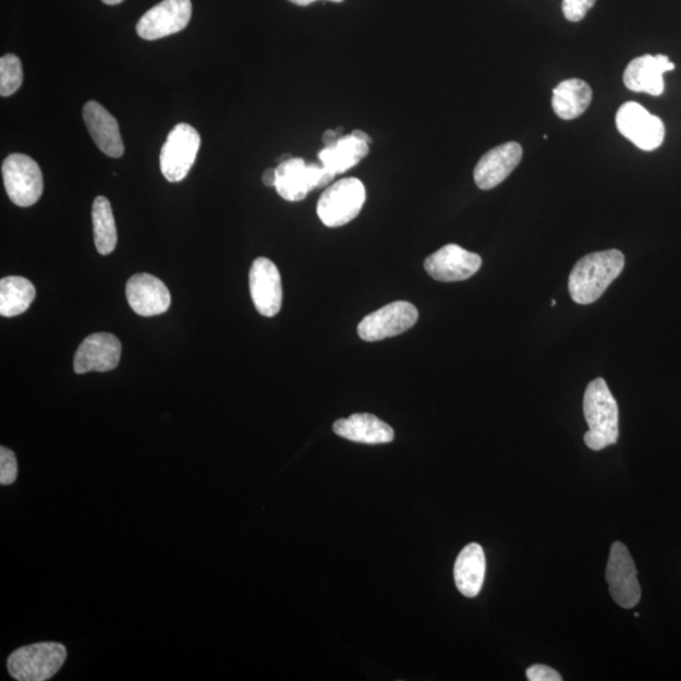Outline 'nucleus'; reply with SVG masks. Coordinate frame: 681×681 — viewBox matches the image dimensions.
Masks as SVG:
<instances>
[{
  "instance_id": "f257e3e1",
  "label": "nucleus",
  "mask_w": 681,
  "mask_h": 681,
  "mask_svg": "<svg viewBox=\"0 0 681 681\" xmlns=\"http://www.w3.org/2000/svg\"><path fill=\"white\" fill-rule=\"evenodd\" d=\"M624 268V255L611 250L592 253L579 262L569 276L568 290L579 304L595 303Z\"/></svg>"
},
{
  "instance_id": "f03ea898",
  "label": "nucleus",
  "mask_w": 681,
  "mask_h": 681,
  "mask_svg": "<svg viewBox=\"0 0 681 681\" xmlns=\"http://www.w3.org/2000/svg\"><path fill=\"white\" fill-rule=\"evenodd\" d=\"M583 412L589 430L584 443L592 451H603L619 439V405L603 378L588 384L583 398Z\"/></svg>"
},
{
  "instance_id": "7ed1b4c3",
  "label": "nucleus",
  "mask_w": 681,
  "mask_h": 681,
  "mask_svg": "<svg viewBox=\"0 0 681 681\" xmlns=\"http://www.w3.org/2000/svg\"><path fill=\"white\" fill-rule=\"evenodd\" d=\"M68 658L59 643H39L17 648L7 660L8 671L19 681H46L58 674Z\"/></svg>"
},
{
  "instance_id": "20e7f679",
  "label": "nucleus",
  "mask_w": 681,
  "mask_h": 681,
  "mask_svg": "<svg viewBox=\"0 0 681 681\" xmlns=\"http://www.w3.org/2000/svg\"><path fill=\"white\" fill-rule=\"evenodd\" d=\"M366 199L364 183L343 179L328 187L317 204V215L328 228H340L355 220Z\"/></svg>"
},
{
  "instance_id": "39448f33",
  "label": "nucleus",
  "mask_w": 681,
  "mask_h": 681,
  "mask_svg": "<svg viewBox=\"0 0 681 681\" xmlns=\"http://www.w3.org/2000/svg\"><path fill=\"white\" fill-rule=\"evenodd\" d=\"M199 146L202 136L194 126L186 123L175 125L160 150L159 165L165 179L170 182L186 179L196 162Z\"/></svg>"
},
{
  "instance_id": "423d86ee",
  "label": "nucleus",
  "mask_w": 681,
  "mask_h": 681,
  "mask_svg": "<svg viewBox=\"0 0 681 681\" xmlns=\"http://www.w3.org/2000/svg\"><path fill=\"white\" fill-rule=\"evenodd\" d=\"M276 190L285 202L299 203L311 191L326 187L336 175L323 165L304 162L302 158H292L277 168Z\"/></svg>"
},
{
  "instance_id": "0eeeda50",
  "label": "nucleus",
  "mask_w": 681,
  "mask_h": 681,
  "mask_svg": "<svg viewBox=\"0 0 681 681\" xmlns=\"http://www.w3.org/2000/svg\"><path fill=\"white\" fill-rule=\"evenodd\" d=\"M3 181L8 197L20 207H31L44 194V174L36 160L26 155L7 157L3 167Z\"/></svg>"
},
{
  "instance_id": "6e6552de",
  "label": "nucleus",
  "mask_w": 681,
  "mask_h": 681,
  "mask_svg": "<svg viewBox=\"0 0 681 681\" xmlns=\"http://www.w3.org/2000/svg\"><path fill=\"white\" fill-rule=\"evenodd\" d=\"M617 130L640 149H658L665 139V125L659 117L648 113L635 101H629L617 111Z\"/></svg>"
},
{
  "instance_id": "1a4fd4ad",
  "label": "nucleus",
  "mask_w": 681,
  "mask_h": 681,
  "mask_svg": "<svg viewBox=\"0 0 681 681\" xmlns=\"http://www.w3.org/2000/svg\"><path fill=\"white\" fill-rule=\"evenodd\" d=\"M418 309L412 303L398 301L366 316L357 327V333L366 342L381 341L402 335L418 320Z\"/></svg>"
},
{
  "instance_id": "9d476101",
  "label": "nucleus",
  "mask_w": 681,
  "mask_h": 681,
  "mask_svg": "<svg viewBox=\"0 0 681 681\" xmlns=\"http://www.w3.org/2000/svg\"><path fill=\"white\" fill-rule=\"evenodd\" d=\"M606 581L610 586L611 597L622 608H634L641 599V587L634 559L621 542L612 545L608 559Z\"/></svg>"
},
{
  "instance_id": "9b49d317",
  "label": "nucleus",
  "mask_w": 681,
  "mask_h": 681,
  "mask_svg": "<svg viewBox=\"0 0 681 681\" xmlns=\"http://www.w3.org/2000/svg\"><path fill=\"white\" fill-rule=\"evenodd\" d=\"M191 15V0H163L143 14L136 34L147 41L179 34L189 26Z\"/></svg>"
},
{
  "instance_id": "f8f14e48",
  "label": "nucleus",
  "mask_w": 681,
  "mask_h": 681,
  "mask_svg": "<svg viewBox=\"0 0 681 681\" xmlns=\"http://www.w3.org/2000/svg\"><path fill=\"white\" fill-rule=\"evenodd\" d=\"M483 266V259L460 245L448 244L428 256L424 269L438 282H462L474 277Z\"/></svg>"
},
{
  "instance_id": "ddd939ff",
  "label": "nucleus",
  "mask_w": 681,
  "mask_h": 681,
  "mask_svg": "<svg viewBox=\"0 0 681 681\" xmlns=\"http://www.w3.org/2000/svg\"><path fill=\"white\" fill-rule=\"evenodd\" d=\"M251 294L256 311L262 316L275 317L282 308V279L275 263L267 258L255 259L250 275Z\"/></svg>"
},
{
  "instance_id": "4468645a",
  "label": "nucleus",
  "mask_w": 681,
  "mask_h": 681,
  "mask_svg": "<svg viewBox=\"0 0 681 681\" xmlns=\"http://www.w3.org/2000/svg\"><path fill=\"white\" fill-rule=\"evenodd\" d=\"M122 356V343L117 336L99 332L90 335L80 344L74 362L76 374L114 370Z\"/></svg>"
},
{
  "instance_id": "2eb2a0df",
  "label": "nucleus",
  "mask_w": 681,
  "mask_h": 681,
  "mask_svg": "<svg viewBox=\"0 0 681 681\" xmlns=\"http://www.w3.org/2000/svg\"><path fill=\"white\" fill-rule=\"evenodd\" d=\"M126 299L136 315H163L171 306V293L162 280L141 272L127 280Z\"/></svg>"
},
{
  "instance_id": "dca6fc26",
  "label": "nucleus",
  "mask_w": 681,
  "mask_h": 681,
  "mask_svg": "<svg viewBox=\"0 0 681 681\" xmlns=\"http://www.w3.org/2000/svg\"><path fill=\"white\" fill-rule=\"evenodd\" d=\"M523 158V147L516 142L501 144L481 157L474 171L479 190H492L515 171Z\"/></svg>"
},
{
  "instance_id": "f3484780",
  "label": "nucleus",
  "mask_w": 681,
  "mask_h": 681,
  "mask_svg": "<svg viewBox=\"0 0 681 681\" xmlns=\"http://www.w3.org/2000/svg\"><path fill=\"white\" fill-rule=\"evenodd\" d=\"M676 69L668 56L644 54L632 60L623 72V83L629 90L659 96L664 93V74Z\"/></svg>"
},
{
  "instance_id": "a211bd4d",
  "label": "nucleus",
  "mask_w": 681,
  "mask_h": 681,
  "mask_svg": "<svg viewBox=\"0 0 681 681\" xmlns=\"http://www.w3.org/2000/svg\"><path fill=\"white\" fill-rule=\"evenodd\" d=\"M84 122L93 141L102 154L111 158H120L124 155V143L120 135L117 119L96 101L85 104Z\"/></svg>"
},
{
  "instance_id": "6ab92c4d",
  "label": "nucleus",
  "mask_w": 681,
  "mask_h": 681,
  "mask_svg": "<svg viewBox=\"0 0 681 681\" xmlns=\"http://www.w3.org/2000/svg\"><path fill=\"white\" fill-rule=\"evenodd\" d=\"M336 435L365 445H384L394 440L396 433L389 424L373 414H352L348 419H339L333 424Z\"/></svg>"
},
{
  "instance_id": "aec40b11",
  "label": "nucleus",
  "mask_w": 681,
  "mask_h": 681,
  "mask_svg": "<svg viewBox=\"0 0 681 681\" xmlns=\"http://www.w3.org/2000/svg\"><path fill=\"white\" fill-rule=\"evenodd\" d=\"M486 573V558L479 544L471 543L457 557L454 582L464 597L474 598L483 589Z\"/></svg>"
},
{
  "instance_id": "412c9836",
  "label": "nucleus",
  "mask_w": 681,
  "mask_h": 681,
  "mask_svg": "<svg viewBox=\"0 0 681 681\" xmlns=\"http://www.w3.org/2000/svg\"><path fill=\"white\" fill-rule=\"evenodd\" d=\"M368 151H370V144L350 134L342 135L338 142L320 150L318 158L326 170L338 175L362 162Z\"/></svg>"
},
{
  "instance_id": "4be33fe9",
  "label": "nucleus",
  "mask_w": 681,
  "mask_h": 681,
  "mask_svg": "<svg viewBox=\"0 0 681 681\" xmlns=\"http://www.w3.org/2000/svg\"><path fill=\"white\" fill-rule=\"evenodd\" d=\"M591 86L581 78H569L552 90L551 106L555 113L564 120L580 118L591 106Z\"/></svg>"
},
{
  "instance_id": "5701e85b",
  "label": "nucleus",
  "mask_w": 681,
  "mask_h": 681,
  "mask_svg": "<svg viewBox=\"0 0 681 681\" xmlns=\"http://www.w3.org/2000/svg\"><path fill=\"white\" fill-rule=\"evenodd\" d=\"M36 299V288L28 279L7 277L0 280V315L15 317L24 314Z\"/></svg>"
},
{
  "instance_id": "b1692460",
  "label": "nucleus",
  "mask_w": 681,
  "mask_h": 681,
  "mask_svg": "<svg viewBox=\"0 0 681 681\" xmlns=\"http://www.w3.org/2000/svg\"><path fill=\"white\" fill-rule=\"evenodd\" d=\"M94 242L101 255H109L115 251L118 232L113 210L109 199L104 196L95 198L93 205Z\"/></svg>"
},
{
  "instance_id": "393cba45",
  "label": "nucleus",
  "mask_w": 681,
  "mask_h": 681,
  "mask_svg": "<svg viewBox=\"0 0 681 681\" xmlns=\"http://www.w3.org/2000/svg\"><path fill=\"white\" fill-rule=\"evenodd\" d=\"M23 83L22 62L15 54H5L0 59V95L3 98L19 92Z\"/></svg>"
},
{
  "instance_id": "a878e982",
  "label": "nucleus",
  "mask_w": 681,
  "mask_h": 681,
  "mask_svg": "<svg viewBox=\"0 0 681 681\" xmlns=\"http://www.w3.org/2000/svg\"><path fill=\"white\" fill-rule=\"evenodd\" d=\"M19 477V463L10 448L0 447V485L10 486Z\"/></svg>"
},
{
  "instance_id": "bb28decb",
  "label": "nucleus",
  "mask_w": 681,
  "mask_h": 681,
  "mask_svg": "<svg viewBox=\"0 0 681 681\" xmlns=\"http://www.w3.org/2000/svg\"><path fill=\"white\" fill-rule=\"evenodd\" d=\"M597 0H563V14L569 22H580L586 19V15Z\"/></svg>"
},
{
  "instance_id": "cd10ccee",
  "label": "nucleus",
  "mask_w": 681,
  "mask_h": 681,
  "mask_svg": "<svg viewBox=\"0 0 681 681\" xmlns=\"http://www.w3.org/2000/svg\"><path fill=\"white\" fill-rule=\"evenodd\" d=\"M526 678L531 681H562V676L547 665H533L526 670Z\"/></svg>"
},
{
  "instance_id": "c85d7f7f",
  "label": "nucleus",
  "mask_w": 681,
  "mask_h": 681,
  "mask_svg": "<svg viewBox=\"0 0 681 681\" xmlns=\"http://www.w3.org/2000/svg\"><path fill=\"white\" fill-rule=\"evenodd\" d=\"M343 132V127H339V130L336 131H326L323 135V142L325 144V147L331 146V144H333L335 142H338Z\"/></svg>"
},
{
  "instance_id": "c756f323",
  "label": "nucleus",
  "mask_w": 681,
  "mask_h": 681,
  "mask_svg": "<svg viewBox=\"0 0 681 681\" xmlns=\"http://www.w3.org/2000/svg\"><path fill=\"white\" fill-rule=\"evenodd\" d=\"M263 183L268 187H276L277 170L275 168H269V170L263 173Z\"/></svg>"
},
{
  "instance_id": "7c9ffc66",
  "label": "nucleus",
  "mask_w": 681,
  "mask_h": 681,
  "mask_svg": "<svg viewBox=\"0 0 681 681\" xmlns=\"http://www.w3.org/2000/svg\"><path fill=\"white\" fill-rule=\"evenodd\" d=\"M288 2H291L295 5L307 7L312 3L317 2V0H288ZM328 2L342 3L343 0H328Z\"/></svg>"
},
{
  "instance_id": "2f4dec72",
  "label": "nucleus",
  "mask_w": 681,
  "mask_h": 681,
  "mask_svg": "<svg viewBox=\"0 0 681 681\" xmlns=\"http://www.w3.org/2000/svg\"><path fill=\"white\" fill-rule=\"evenodd\" d=\"M351 134L356 136L357 139L363 141V142H365L367 144H372L373 143L370 136H368V134H366L363 131H354Z\"/></svg>"
},
{
  "instance_id": "473e14b6",
  "label": "nucleus",
  "mask_w": 681,
  "mask_h": 681,
  "mask_svg": "<svg viewBox=\"0 0 681 681\" xmlns=\"http://www.w3.org/2000/svg\"><path fill=\"white\" fill-rule=\"evenodd\" d=\"M102 2L108 5H117V4L123 3L124 0H102Z\"/></svg>"
},
{
  "instance_id": "72a5a7b5",
  "label": "nucleus",
  "mask_w": 681,
  "mask_h": 681,
  "mask_svg": "<svg viewBox=\"0 0 681 681\" xmlns=\"http://www.w3.org/2000/svg\"><path fill=\"white\" fill-rule=\"evenodd\" d=\"M292 158H293V157H292V155H283L282 157H280V158L278 159V162H279V165H280V163H284V162H287V160H290V159H292Z\"/></svg>"
},
{
  "instance_id": "f704fd0d",
  "label": "nucleus",
  "mask_w": 681,
  "mask_h": 681,
  "mask_svg": "<svg viewBox=\"0 0 681 681\" xmlns=\"http://www.w3.org/2000/svg\"><path fill=\"white\" fill-rule=\"evenodd\" d=\"M551 306L552 307L557 306V301L556 300H551Z\"/></svg>"
}]
</instances>
